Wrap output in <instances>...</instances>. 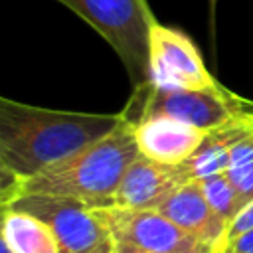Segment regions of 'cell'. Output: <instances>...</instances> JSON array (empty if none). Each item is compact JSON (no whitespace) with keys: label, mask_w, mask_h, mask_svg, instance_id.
I'll return each instance as SVG.
<instances>
[{"label":"cell","mask_w":253,"mask_h":253,"mask_svg":"<svg viewBox=\"0 0 253 253\" xmlns=\"http://www.w3.org/2000/svg\"><path fill=\"white\" fill-rule=\"evenodd\" d=\"M200 188L210 204V208L231 227V223L241 215V211L247 208V202L235 188V184L229 180L227 174H215L210 178L200 180Z\"/></svg>","instance_id":"obj_13"},{"label":"cell","mask_w":253,"mask_h":253,"mask_svg":"<svg viewBox=\"0 0 253 253\" xmlns=\"http://www.w3.org/2000/svg\"><path fill=\"white\" fill-rule=\"evenodd\" d=\"M8 206L45 221L57 237L61 253H85L109 239V231L99 219L95 208L75 198L20 194Z\"/></svg>","instance_id":"obj_5"},{"label":"cell","mask_w":253,"mask_h":253,"mask_svg":"<svg viewBox=\"0 0 253 253\" xmlns=\"http://www.w3.org/2000/svg\"><path fill=\"white\" fill-rule=\"evenodd\" d=\"M138 156L134 125L123 117L109 134L22 182L20 194L67 196L93 208H109L123 174Z\"/></svg>","instance_id":"obj_2"},{"label":"cell","mask_w":253,"mask_h":253,"mask_svg":"<svg viewBox=\"0 0 253 253\" xmlns=\"http://www.w3.org/2000/svg\"><path fill=\"white\" fill-rule=\"evenodd\" d=\"M148 71L150 83L160 89H208L219 83L206 67L194 40L160 22L150 30Z\"/></svg>","instance_id":"obj_6"},{"label":"cell","mask_w":253,"mask_h":253,"mask_svg":"<svg viewBox=\"0 0 253 253\" xmlns=\"http://www.w3.org/2000/svg\"><path fill=\"white\" fill-rule=\"evenodd\" d=\"M2 235L12 253H61L59 241L45 221L10 206L2 217Z\"/></svg>","instance_id":"obj_12"},{"label":"cell","mask_w":253,"mask_h":253,"mask_svg":"<svg viewBox=\"0 0 253 253\" xmlns=\"http://www.w3.org/2000/svg\"><path fill=\"white\" fill-rule=\"evenodd\" d=\"M217 253H231V251H225V249H221V251H217Z\"/></svg>","instance_id":"obj_21"},{"label":"cell","mask_w":253,"mask_h":253,"mask_svg":"<svg viewBox=\"0 0 253 253\" xmlns=\"http://www.w3.org/2000/svg\"><path fill=\"white\" fill-rule=\"evenodd\" d=\"M20 196V180L0 160V206L12 204Z\"/></svg>","instance_id":"obj_15"},{"label":"cell","mask_w":253,"mask_h":253,"mask_svg":"<svg viewBox=\"0 0 253 253\" xmlns=\"http://www.w3.org/2000/svg\"><path fill=\"white\" fill-rule=\"evenodd\" d=\"M225 174L249 206L253 202V128L235 144Z\"/></svg>","instance_id":"obj_14"},{"label":"cell","mask_w":253,"mask_h":253,"mask_svg":"<svg viewBox=\"0 0 253 253\" xmlns=\"http://www.w3.org/2000/svg\"><path fill=\"white\" fill-rule=\"evenodd\" d=\"M134 125V138L140 156L164 164L180 166L206 138V130L172 117H146Z\"/></svg>","instance_id":"obj_8"},{"label":"cell","mask_w":253,"mask_h":253,"mask_svg":"<svg viewBox=\"0 0 253 253\" xmlns=\"http://www.w3.org/2000/svg\"><path fill=\"white\" fill-rule=\"evenodd\" d=\"M85 253H113V241H111V237H109L107 241H103L101 245H97V247L85 251Z\"/></svg>","instance_id":"obj_20"},{"label":"cell","mask_w":253,"mask_h":253,"mask_svg":"<svg viewBox=\"0 0 253 253\" xmlns=\"http://www.w3.org/2000/svg\"><path fill=\"white\" fill-rule=\"evenodd\" d=\"M253 128V121L229 123L206 134L198 150L178 166L182 182H200L204 178L225 174L235 144Z\"/></svg>","instance_id":"obj_11"},{"label":"cell","mask_w":253,"mask_h":253,"mask_svg":"<svg viewBox=\"0 0 253 253\" xmlns=\"http://www.w3.org/2000/svg\"><path fill=\"white\" fill-rule=\"evenodd\" d=\"M211 4H215V0H211Z\"/></svg>","instance_id":"obj_22"},{"label":"cell","mask_w":253,"mask_h":253,"mask_svg":"<svg viewBox=\"0 0 253 253\" xmlns=\"http://www.w3.org/2000/svg\"><path fill=\"white\" fill-rule=\"evenodd\" d=\"M6 208L8 206H0V253H12L10 247H8V243H6V239H4V235H2V217H4Z\"/></svg>","instance_id":"obj_19"},{"label":"cell","mask_w":253,"mask_h":253,"mask_svg":"<svg viewBox=\"0 0 253 253\" xmlns=\"http://www.w3.org/2000/svg\"><path fill=\"white\" fill-rule=\"evenodd\" d=\"M113 241V253H156V251H146V249H140V247H134L130 243H123V241Z\"/></svg>","instance_id":"obj_18"},{"label":"cell","mask_w":253,"mask_h":253,"mask_svg":"<svg viewBox=\"0 0 253 253\" xmlns=\"http://www.w3.org/2000/svg\"><path fill=\"white\" fill-rule=\"evenodd\" d=\"M180 184L184 182L178 166H164L138 156L123 174L109 208L158 210Z\"/></svg>","instance_id":"obj_10"},{"label":"cell","mask_w":253,"mask_h":253,"mask_svg":"<svg viewBox=\"0 0 253 253\" xmlns=\"http://www.w3.org/2000/svg\"><path fill=\"white\" fill-rule=\"evenodd\" d=\"M123 115L45 109L0 95V160L22 182L109 134Z\"/></svg>","instance_id":"obj_1"},{"label":"cell","mask_w":253,"mask_h":253,"mask_svg":"<svg viewBox=\"0 0 253 253\" xmlns=\"http://www.w3.org/2000/svg\"><path fill=\"white\" fill-rule=\"evenodd\" d=\"M95 211L115 241L156 253H217L213 247L180 229L158 210L95 208Z\"/></svg>","instance_id":"obj_7"},{"label":"cell","mask_w":253,"mask_h":253,"mask_svg":"<svg viewBox=\"0 0 253 253\" xmlns=\"http://www.w3.org/2000/svg\"><path fill=\"white\" fill-rule=\"evenodd\" d=\"M225 251H231V253H253V227L247 229L245 233L229 239L223 247ZM221 251V249H219Z\"/></svg>","instance_id":"obj_17"},{"label":"cell","mask_w":253,"mask_h":253,"mask_svg":"<svg viewBox=\"0 0 253 253\" xmlns=\"http://www.w3.org/2000/svg\"><path fill=\"white\" fill-rule=\"evenodd\" d=\"M85 20L119 55L132 87L150 81L148 42L158 22L148 0H57Z\"/></svg>","instance_id":"obj_4"},{"label":"cell","mask_w":253,"mask_h":253,"mask_svg":"<svg viewBox=\"0 0 253 253\" xmlns=\"http://www.w3.org/2000/svg\"><path fill=\"white\" fill-rule=\"evenodd\" d=\"M170 221H174L180 229L213 247L215 251L223 249L227 243L229 225L210 208L200 182H184L180 184L158 208Z\"/></svg>","instance_id":"obj_9"},{"label":"cell","mask_w":253,"mask_h":253,"mask_svg":"<svg viewBox=\"0 0 253 253\" xmlns=\"http://www.w3.org/2000/svg\"><path fill=\"white\" fill-rule=\"evenodd\" d=\"M253 227V202L241 211V215L231 223V227H229V231H227V241L229 239H233V237H237V235H241V233H245L247 229H251Z\"/></svg>","instance_id":"obj_16"},{"label":"cell","mask_w":253,"mask_h":253,"mask_svg":"<svg viewBox=\"0 0 253 253\" xmlns=\"http://www.w3.org/2000/svg\"><path fill=\"white\" fill-rule=\"evenodd\" d=\"M121 115L130 123L164 115L210 132L229 123L253 121V99L241 97L221 83L208 89H160L148 81L132 87Z\"/></svg>","instance_id":"obj_3"}]
</instances>
